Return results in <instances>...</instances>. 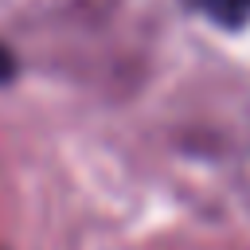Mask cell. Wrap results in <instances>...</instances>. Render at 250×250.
Listing matches in <instances>:
<instances>
[{
    "label": "cell",
    "mask_w": 250,
    "mask_h": 250,
    "mask_svg": "<svg viewBox=\"0 0 250 250\" xmlns=\"http://www.w3.org/2000/svg\"><path fill=\"white\" fill-rule=\"evenodd\" d=\"M184 4L227 31H238L242 23H250V0H184Z\"/></svg>",
    "instance_id": "1"
},
{
    "label": "cell",
    "mask_w": 250,
    "mask_h": 250,
    "mask_svg": "<svg viewBox=\"0 0 250 250\" xmlns=\"http://www.w3.org/2000/svg\"><path fill=\"white\" fill-rule=\"evenodd\" d=\"M16 70H20V62H16V55H12V47L0 39V86H8L12 78H16Z\"/></svg>",
    "instance_id": "2"
}]
</instances>
